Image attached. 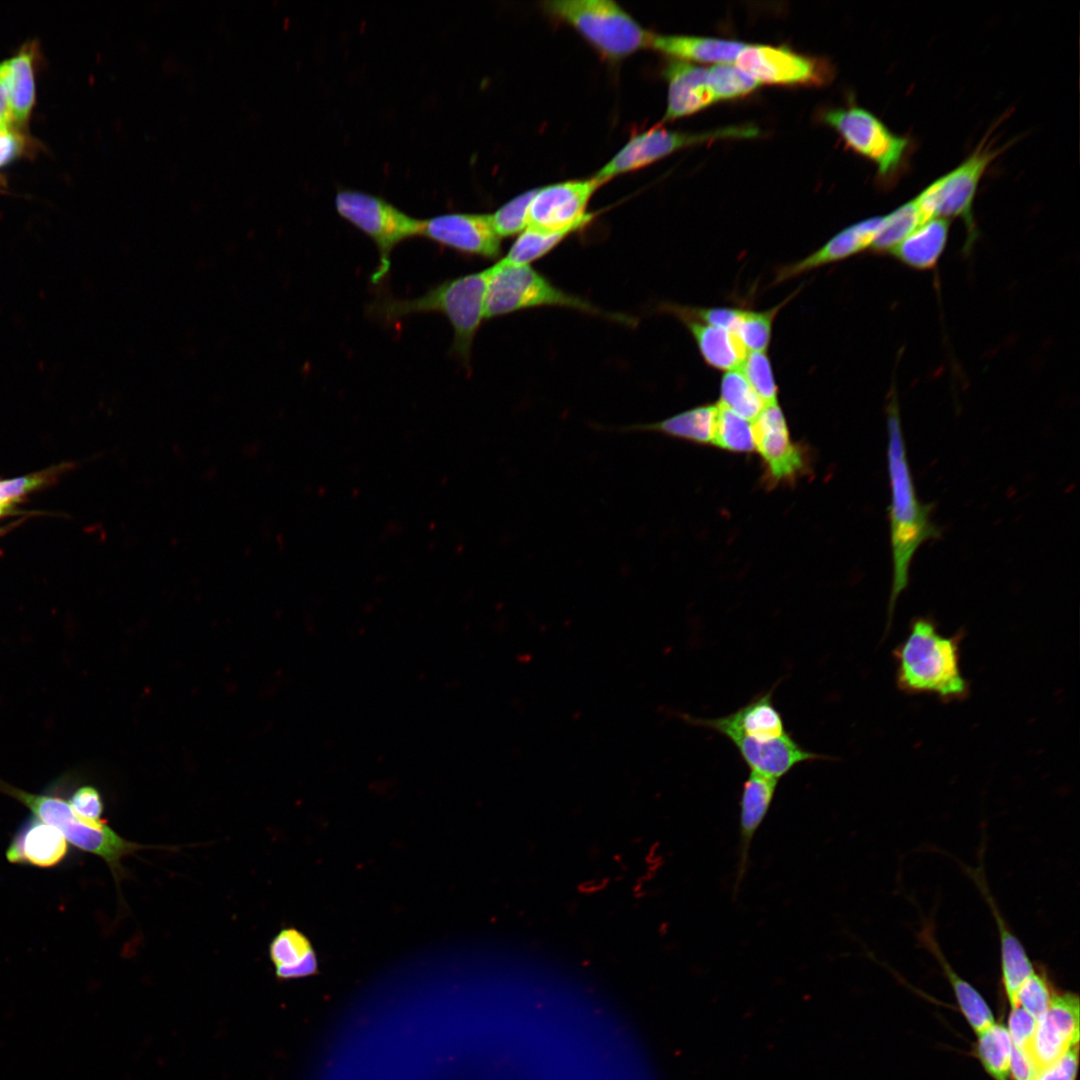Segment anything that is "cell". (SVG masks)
<instances>
[{"label":"cell","mask_w":1080,"mask_h":1080,"mask_svg":"<svg viewBox=\"0 0 1080 1080\" xmlns=\"http://www.w3.org/2000/svg\"><path fill=\"white\" fill-rule=\"evenodd\" d=\"M888 400L887 464L891 493L888 517L893 574L887 629L891 625L897 600L909 584V570L915 553L925 542L942 536V529L931 519L935 505L921 502L916 493L903 437L897 393L891 391Z\"/></svg>","instance_id":"6da1fadb"},{"label":"cell","mask_w":1080,"mask_h":1080,"mask_svg":"<svg viewBox=\"0 0 1080 1080\" xmlns=\"http://www.w3.org/2000/svg\"><path fill=\"white\" fill-rule=\"evenodd\" d=\"M961 634L946 636L928 617L915 618L893 652L896 684L906 694H930L943 702L960 701L969 683L960 665Z\"/></svg>","instance_id":"7a4b0ae2"},{"label":"cell","mask_w":1080,"mask_h":1080,"mask_svg":"<svg viewBox=\"0 0 1080 1080\" xmlns=\"http://www.w3.org/2000/svg\"><path fill=\"white\" fill-rule=\"evenodd\" d=\"M489 269L446 280L413 299L383 297L368 307V314L394 322L415 313L438 312L450 321L454 340L451 353L469 365L472 345L484 316Z\"/></svg>","instance_id":"3957f363"},{"label":"cell","mask_w":1080,"mask_h":1080,"mask_svg":"<svg viewBox=\"0 0 1080 1080\" xmlns=\"http://www.w3.org/2000/svg\"><path fill=\"white\" fill-rule=\"evenodd\" d=\"M488 269L485 319L531 308L560 307L625 325L636 323L630 316L604 311L586 299L564 291L531 265H510L500 259Z\"/></svg>","instance_id":"277c9868"},{"label":"cell","mask_w":1080,"mask_h":1080,"mask_svg":"<svg viewBox=\"0 0 1080 1080\" xmlns=\"http://www.w3.org/2000/svg\"><path fill=\"white\" fill-rule=\"evenodd\" d=\"M553 20L573 28L604 60L618 63L646 48L649 31L611 0H550L541 4Z\"/></svg>","instance_id":"5b68a950"},{"label":"cell","mask_w":1080,"mask_h":1080,"mask_svg":"<svg viewBox=\"0 0 1080 1080\" xmlns=\"http://www.w3.org/2000/svg\"><path fill=\"white\" fill-rule=\"evenodd\" d=\"M0 792L26 806L41 821L58 829L68 843L102 858L118 883L125 873L121 860L145 849V845L129 841L115 832L105 820L90 822L79 817L69 802L49 794H33L0 780Z\"/></svg>","instance_id":"8992f818"},{"label":"cell","mask_w":1080,"mask_h":1080,"mask_svg":"<svg viewBox=\"0 0 1080 1080\" xmlns=\"http://www.w3.org/2000/svg\"><path fill=\"white\" fill-rule=\"evenodd\" d=\"M338 214L375 243L379 264L372 274L380 282L390 269L391 252L403 240L419 235L421 219L409 216L387 200L360 190L343 188L335 196Z\"/></svg>","instance_id":"52a82bcc"},{"label":"cell","mask_w":1080,"mask_h":1080,"mask_svg":"<svg viewBox=\"0 0 1080 1080\" xmlns=\"http://www.w3.org/2000/svg\"><path fill=\"white\" fill-rule=\"evenodd\" d=\"M998 154L999 150L993 149L991 144L980 143L957 167L915 196L925 219L962 218L968 233L967 245H971L977 233L972 213L977 188Z\"/></svg>","instance_id":"ba28073f"},{"label":"cell","mask_w":1080,"mask_h":1080,"mask_svg":"<svg viewBox=\"0 0 1080 1080\" xmlns=\"http://www.w3.org/2000/svg\"><path fill=\"white\" fill-rule=\"evenodd\" d=\"M757 134L758 130L752 126L728 127L700 133L652 127L631 136L593 176L605 184L617 176L645 168L673 152L697 143L719 138L754 137Z\"/></svg>","instance_id":"9c48e42d"},{"label":"cell","mask_w":1080,"mask_h":1080,"mask_svg":"<svg viewBox=\"0 0 1080 1080\" xmlns=\"http://www.w3.org/2000/svg\"><path fill=\"white\" fill-rule=\"evenodd\" d=\"M824 120L851 149L873 162L881 177H890L903 164L909 139L893 133L870 111L852 105L828 111Z\"/></svg>","instance_id":"30bf717a"},{"label":"cell","mask_w":1080,"mask_h":1080,"mask_svg":"<svg viewBox=\"0 0 1080 1080\" xmlns=\"http://www.w3.org/2000/svg\"><path fill=\"white\" fill-rule=\"evenodd\" d=\"M419 236L460 253L485 259L501 255V238L496 233L490 214L446 213L421 219Z\"/></svg>","instance_id":"8fae6325"},{"label":"cell","mask_w":1080,"mask_h":1080,"mask_svg":"<svg viewBox=\"0 0 1080 1080\" xmlns=\"http://www.w3.org/2000/svg\"><path fill=\"white\" fill-rule=\"evenodd\" d=\"M752 423L755 450L765 464L767 481L777 484L799 476L805 470V454L792 442L778 403L766 404Z\"/></svg>","instance_id":"7c38bea8"},{"label":"cell","mask_w":1080,"mask_h":1080,"mask_svg":"<svg viewBox=\"0 0 1080 1080\" xmlns=\"http://www.w3.org/2000/svg\"><path fill=\"white\" fill-rule=\"evenodd\" d=\"M1079 999L1072 993L1053 994L1046 1012L1037 1020L1034 1035L1024 1048L1038 1073L1078 1045Z\"/></svg>","instance_id":"4fadbf2b"},{"label":"cell","mask_w":1080,"mask_h":1080,"mask_svg":"<svg viewBox=\"0 0 1080 1080\" xmlns=\"http://www.w3.org/2000/svg\"><path fill=\"white\" fill-rule=\"evenodd\" d=\"M604 185L596 177L539 187L529 209V227L560 229L578 223L595 192Z\"/></svg>","instance_id":"5bb4252c"},{"label":"cell","mask_w":1080,"mask_h":1080,"mask_svg":"<svg viewBox=\"0 0 1080 1080\" xmlns=\"http://www.w3.org/2000/svg\"><path fill=\"white\" fill-rule=\"evenodd\" d=\"M736 62L738 68L759 83L810 84L823 80L814 59L785 47L746 45Z\"/></svg>","instance_id":"9a60e30c"},{"label":"cell","mask_w":1080,"mask_h":1080,"mask_svg":"<svg viewBox=\"0 0 1080 1080\" xmlns=\"http://www.w3.org/2000/svg\"><path fill=\"white\" fill-rule=\"evenodd\" d=\"M774 688L756 695L735 712L718 718L685 716L695 726L716 731L728 739L743 736L758 740L780 737L787 733L780 711L773 702Z\"/></svg>","instance_id":"2e32d148"},{"label":"cell","mask_w":1080,"mask_h":1080,"mask_svg":"<svg viewBox=\"0 0 1080 1080\" xmlns=\"http://www.w3.org/2000/svg\"><path fill=\"white\" fill-rule=\"evenodd\" d=\"M738 750L750 771L779 780L795 766L804 762L831 759V757L804 749L787 732L772 739L758 740L749 737L729 739Z\"/></svg>","instance_id":"e0dca14e"},{"label":"cell","mask_w":1080,"mask_h":1080,"mask_svg":"<svg viewBox=\"0 0 1080 1080\" xmlns=\"http://www.w3.org/2000/svg\"><path fill=\"white\" fill-rule=\"evenodd\" d=\"M778 780L750 771L743 782L739 801V841L734 891L740 887L750 861L753 839L767 816L776 794Z\"/></svg>","instance_id":"ac0fdd59"},{"label":"cell","mask_w":1080,"mask_h":1080,"mask_svg":"<svg viewBox=\"0 0 1080 1080\" xmlns=\"http://www.w3.org/2000/svg\"><path fill=\"white\" fill-rule=\"evenodd\" d=\"M883 221L884 216H875L844 228L812 254L792 264L781 266L776 272L775 283L786 281L820 266L844 260L871 248L883 226Z\"/></svg>","instance_id":"d6986e66"},{"label":"cell","mask_w":1080,"mask_h":1080,"mask_svg":"<svg viewBox=\"0 0 1080 1080\" xmlns=\"http://www.w3.org/2000/svg\"><path fill=\"white\" fill-rule=\"evenodd\" d=\"M663 75L668 85L663 122L692 115L716 102L706 68L671 59L666 63Z\"/></svg>","instance_id":"ffe728a7"},{"label":"cell","mask_w":1080,"mask_h":1080,"mask_svg":"<svg viewBox=\"0 0 1080 1080\" xmlns=\"http://www.w3.org/2000/svg\"><path fill=\"white\" fill-rule=\"evenodd\" d=\"M68 853V842L54 826L35 816L17 831L6 850L12 864L49 868L61 863Z\"/></svg>","instance_id":"44dd1931"},{"label":"cell","mask_w":1080,"mask_h":1080,"mask_svg":"<svg viewBox=\"0 0 1080 1080\" xmlns=\"http://www.w3.org/2000/svg\"><path fill=\"white\" fill-rule=\"evenodd\" d=\"M746 45L740 41L712 37L649 32L646 48L685 62L720 64L735 60Z\"/></svg>","instance_id":"7402d4cb"},{"label":"cell","mask_w":1080,"mask_h":1080,"mask_svg":"<svg viewBox=\"0 0 1080 1080\" xmlns=\"http://www.w3.org/2000/svg\"><path fill=\"white\" fill-rule=\"evenodd\" d=\"M718 404H707L682 411L656 422L629 424L617 428L620 432L659 433L697 444H712Z\"/></svg>","instance_id":"603a6c76"},{"label":"cell","mask_w":1080,"mask_h":1080,"mask_svg":"<svg viewBox=\"0 0 1080 1080\" xmlns=\"http://www.w3.org/2000/svg\"><path fill=\"white\" fill-rule=\"evenodd\" d=\"M674 317L690 332L708 366L726 372L740 368L747 351L734 333L687 316Z\"/></svg>","instance_id":"cb8c5ba5"},{"label":"cell","mask_w":1080,"mask_h":1080,"mask_svg":"<svg viewBox=\"0 0 1080 1080\" xmlns=\"http://www.w3.org/2000/svg\"><path fill=\"white\" fill-rule=\"evenodd\" d=\"M269 955L281 979L310 976L318 969L311 941L296 928L282 929L271 941Z\"/></svg>","instance_id":"d4e9b609"},{"label":"cell","mask_w":1080,"mask_h":1080,"mask_svg":"<svg viewBox=\"0 0 1080 1080\" xmlns=\"http://www.w3.org/2000/svg\"><path fill=\"white\" fill-rule=\"evenodd\" d=\"M948 232V220L930 219L911 232L890 254L912 268L931 269L945 249Z\"/></svg>","instance_id":"484cf974"},{"label":"cell","mask_w":1080,"mask_h":1080,"mask_svg":"<svg viewBox=\"0 0 1080 1080\" xmlns=\"http://www.w3.org/2000/svg\"><path fill=\"white\" fill-rule=\"evenodd\" d=\"M596 217L589 214L578 223L560 229L528 227L520 233L501 260L510 265H531L549 254L569 236L587 227Z\"/></svg>","instance_id":"4316f807"},{"label":"cell","mask_w":1080,"mask_h":1080,"mask_svg":"<svg viewBox=\"0 0 1080 1080\" xmlns=\"http://www.w3.org/2000/svg\"><path fill=\"white\" fill-rule=\"evenodd\" d=\"M985 896L999 932L1002 981L1012 1004L1020 985L1035 970L1025 948L1008 928L993 899L989 894Z\"/></svg>","instance_id":"83f0119b"},{"label":"cell","mask_w":1080,"mask_h":1080,"mask_svg":"<svg viewBox=\"0 0 1080 1080\" xmlns=\"http://www.w3.org/2000/svg\"><path fill=\"white\" fill-rule=\"evenodd\" d=\"M0 83L4 86L12 119L24 121L34 103L32 56L22 51L0 64Z\"/></svg>","instance_id":"f1b7e54d"},{"label":"cell","mask_w":1080,"mask_h":1080,"mask_svg":"<svg viewBox=\"0 0 1080 1080\" xmlns=\"http://www.w3.org/2000/svg\"><path fill=\"white\" fill-rule=\"evenodd\" d=\"M924 939L927 947L938 960L945 972V975L954 990L960 1009L971 1027L979 1034L993 1025V1014L980 993L953 970L943 956L941 949L938 947L937 943H935L932 935L927 932L926 935H924Z\"/></svg>","instance_id":"f546056e"},{"label":"cell","mask_w":1080,"mask_h":1080,"mask_svg":"<svg viewBox=\"0 0 1080 1080\" xmlns=\"http://www.w3.org/2000/svg\"><path fill=\"white\" fill-rule=\"evenodd\" d=\"M928 220L923 216L915 198L884 216L883 226L871 246V251L884 254L901 243L918 226Z\"/></svg>","instance_id":"4dcf8cb0"},{"label":"cell","mask_w":1080,"mask_h":1080,"mask_svg":"<svg viewBox=\"0 0 1080 1080\" xmlns=\"http://www.w3.org/2000/svg\"><path fill=\"white\" fill-rule=\"evenodd\" d=\"M718 403L751 422L766 405L740 369L725 372L722 376Z\"/></svg>","instance_id":"1f68e13d"},{"label":"cell","mask_w":1080,"mask_h":1080,"mask_svg":"<svg viewBox=\"0 0 1080 1080\" xmlns=\"http://www.w3.org/2000/svg\"><path fill=\"white\" fill-rule=\"evenodd\" d=\"M978 1035L977 1051L983 1066L995 1079L1005 1080L1013 1048L1007 1028L994 1023Z\"/></svg>","instance_id":"d6a6232c"},{"label":"cell","mask_w":1080,"mask_h":1080,"mask_svg":"<svg viewBox=\"0 0 1080 1080\" xmlns=\"http://www.w3.org/2000/svg\"><path fill=\"white\" fill-rule=\"evenodd\" d=\"M718 404L713 445L731 452L755 450L753 423Z\"/></svg>","instance_id":"836d02e7"},{"label":"cell","mask_w":1080,"mask_h":1080,"mask_svg":"<svg viewBox=\"0 0 1080 1080\" xmlns=\"http://www.w3.org/2000/svg\"><path fill=\"white\" fill-rule=\"evenodd\" d=\"M783 305L780 303L759 312L742 310L734 334L747 352L766 351L771 339L773 321Z\"/></svg>","instance_id":"e575fe53"},{"label":"cell","mask_w":1080,"mask_h":1080,"mask_svg":"<svg viewBox=\"0 0 1080 1080\" xmlns=\"http://www.w3.org/2000/svg\"><path fill=\"white\" fill-rule=\"evenodd\" d=\"M708 70V83L716 101L743 97L759 86L754 78L736 65L715 64Z\"/></svg>","instance_id":"d590c367"},{"label":"cell","mask_w":1080,"mask_h":1080,"mask_svg":"<svg viewBox=\"0 0 1080 1080\" xmlns=\"http://www.w3.org/2000/svg\"><path fill=\"white\" fill-rule=\"evenodd\" d=\"M537 190L534 188L516 195L490 214L492 225L501 239L518 236L529 227V209Z\"/></svg>","instance_id":"8d00e7d4"},{"label":"cell","mask_w":1080,"mask_h":1080,"mask_svg":"<svg viewBox=\"0 0 1080 1080\" xmlns=\"http://www.w3.org/2000/svg\"><path fill=\"white\" fill-rule=\"evenodd\" d=\"M739 369L765 404L777 402L778 387L766 351L747 352Z\"/></svg>","instance_id":"74e56055"},{"label":"cell","mask_w":1080,"mask_h":1080,"mask_svg":"<svg viewBox=\"0 0 1080 1080\" xmlns=\"http://www.w3.org/2000/svg\"><path fill=\"white\" fill-rule=\"evenodd\" d=\"M659 310L673 316H687L732 333L735 332L742 313V310L738 308L694 307L674 303H663L660 305Z\"/></svg>","instance_id":"f35d334b"},{"label":"cell","mask_w":1080,"mask_h":1080,"mask_svg":"<svg viewBox=\"0 0 1080 1080\" xmlns=\"http://www.w3.org/2000/svg\"><path fill=\"white\" fill-rule=\"evenodd\" d=\"M1052 995L1045 977L1034 971L1020 985L1011 1006L1022 1007L1038 1020L1048 1009Z\"/></svg>","instance_id":"ab89813d"},{"label":"cell","mask_w":1080,"mask_h":1080,"mask_svg":"<svg viewBox=\"0 0 1080 1080\" xmlns=\"http://www.w3.org/2000/svg\"><path fill=\"white\" fill-rule=\"evenodd\" d=\"M58 468L47 469L8 480H0V509L9 512L10 507L30 492L46 485L54 479Z\"/></svg>","instance_id":"60d3db41"},{"label":"cell","mask_w":1080,"mask_h":1080,"mask_svg":"<svg viewBox=\"0 0 1080 1080\" xmlns=\"http://www.w3.org/2000/svg\"><path fill=\"white\" fill-rule=\"evenodd\" d=\"M73 811L82 819L90 822H99L104 805L100 793L91 786H83L77 789L69 802Z\"/></svg>","instance_id":"b9f144b4"},{"label":"cell","mask_w":1080,"mask_h":1080,"mask_svg":"<svg viewBox=\"0 0 1080 1080\" xmlns=\"http://www.w3.org/2000/svg\"><path fill=\"white\" fill-rule=\"evenodd\" d=\"M1036 1026L1037 1019L1022 1007L1018 1005L1012 1006L1007 1030L1013 1046L1021 1049L1026 1048L1034 1035Z\"/></svg>","instance_id":"7bdbcfd3"},{"label":"cell","mask_w":1080,"mask_h":1080,"mask_svg":"<svg viewBox=\"0 0 1080 1080\" xmlns=\"http://www.w3.org/2000/svg\"><path fill=\"white\" fill-rule=\"evenodd\" d=\"M1078 1063V1045L1069 1049L1060 1059L1041 1070L1035 1080H1074Z\"/></svg>","instance_id":"ee69618b"},{"label":"cell","mask_w":1080,"mask_h":1080,"mask_svg":"<svg viewBox=\"0 0 1080 1080\" xmlns=\"http://www.w3.org/2000/svg\"><path fill=\"white\" fill-rule=\"evenodd\" d=\"M1009 1072L1015 1080H1035L1038 1070L1025 1049L1013 1046Z\"/></svg>","instance_id":"f6af8a7d"},{"label":"cell","mask_w":1080,"mask_h":1080,"mask_svg":"<svg viewBox=\"0 0 1080 1080\" xmlns=\"http://www.w3.org/2000/svg\"><path fill=\"white\" fill-rule=\"evenodd\" d=\"M21 141L9 125H0V166L12 160L20 150Z\"/></svg>","instance_id":"bcb514c9"},{"label":"cell","mask_w":1080,"mask_h":1080,"mask_svg":"<svg viewBox=\"0 0 1080 1080\" xmlns=\"http://www.w3.org/2000/svg\"><path fill=\"white\" fill-rule=\"evenodd\" d=\"M13 120L10 105L4 86L0 83V125H9Z\"/></svg>","instance_id":"7dc6e473"},{"label":"cell","mask_w":1080,"mask_h":1080,"mask_svg":"<svg viewBox=\"0 0 1080 1080\" xmlns=\"http://www.w3.org/2000/svg\"><path fill=\"white\" fill-rule=\"evenodd\" d=\"M6 513H8V512H7V511H4V510H2V509H0V515H2V514H6Z\"/></svg>","instance_id":"c3c4849f"}]
</instances>
